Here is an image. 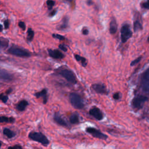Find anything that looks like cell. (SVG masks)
<instances>
[{
	"instance_id": "cell-1",
	"label": "cell",
	"mask_w": 149,
	"mask_h": 149,
	"mask_svg": "<svg viewBox=\"0 0 149 149\" xmlns=\"http://www.w3.org/2000/svg\"><path fill=\"white\" fill-rule=\"evenodd\" d=\"M69 101L72 105L76 109H82L84 107V102L81 97L77 93H72L69 94Z\"/></svg>"
},
{
	"instance_id": "cell-2",
	"label": "cell",
	"mask_w": 149,
	"mask_h": 149,
	"mask_svg": "<svg viewBox=\"0 0 149 149\" xmlns=\"http://www.w3.org/2000/svg\"><path fill=\"white\" fill-rule=\"evenodd\" d=\"M29 137L33 141H37L44 146H47L49 144V140L48 138L42 133L32 132L29 133Z\"/></svg>"
},
{
	"instance_id": "cell-3",
	"label": "cell",
	"mask_w": 149,
	"mask_h": 149,
	"mask_svg": "<svg viewBox=\"0 0 149 149\" xmlns=\"http://www.w3.org/2000/svg\"><path fill=\"white\" fill-rule=\"evenodd\" d=\"M8 52L10 54L22 58H28L31 56V54L26 49L14 46L10 47L8 50Z\"/></svg>"
},
{
	"instance_id": "cell-4",
	"label": "cell",
	"mask_w": 149,
	"mask_h": 149,
	"mask_svg": "<svg viewBox=\"0 0 149 149\" xmlns=\"http://www.w3.org/2000/svg\"><path fill=\"white\" fill-rule=\"evenodd\" d=\"M58 73L63 77H64L69 83L72 84L76 83V76L72 70L65 68V69L60 70Z\"/></svg>"
},
{
	"instance_id": "cell-5",
	"label": "cell",
	"mask_w": 149,
	"mask_h": 149,
	"mask_svg": "<svg viewBox=\"0 0 149 149\" xmlns=\"http://www.w3.org/2000/svg\"><path fill=\"white\" fill-rule=\"evenodd\" d=\"M132 36V32L130 26L127 24H125L120 29V38L122 42H126Z\"/></svg>"
},
{
	"instance_id": "cell-6",
	"label": "cell",
	"mask_w": 149,
	"mask_h": 149,
	"mask_svg": "<svg viewBox=\"0 0 149 149\" xmlns=\"http://www.w3.org/2000/svg\"><path fill=\"white\" fill-rule=\"evenodd\" d=\"M86 132L91 134L93 137L100 139L106 140L108 138V136L105 134L101 132L100 130H98L94 127H88L86 129Z\"/></svg>"
},
{
	"instance_id": "cell-7",
	"label": "cell",
	"mask_w": 149,
	"mask_h": 149,
	"mask_svg": "<svg viewBox=\"0 0 149 149\" xmlns=\"http://www.w3.org/2000/svg\"><path fill=\"white\" fill-rule=\"evenodd\" d=\"M147 100V97L143 95H139L136 97L132 101V105L135 108H140L142 107L144 102Z\"/></svg>"
},
{
	"instance_id": "cell-8",
	"label": "cell",
	"mask_w": 149,
	"mask_h": 149,
	"mask_svg": "<svg viewBox=\"0 0 149 149\" xmlns=\"http://www.w3.org/2000/svg\"><path fill=\"white\" fill-rule=\"evenodd\" d=\"M89 114L93 116L98 120H101L103 119L104 115L101 111L97 107H94L89 111Z\"/></svg>"
},
{
	"instance_id": "cell-9",
	"label": "cell",
	"mask_w": 149,
	"mask_h": 149,
	"mask_svg": "<svg viewBox=\"0 0 149 149\" xmlns=\"http://www.w3.org/2000/svg\"><path fill=\"white\" fill-rule=\"evenodd\" d=\"M93 90L97 93L101 94H107L108 91L105 85L102 84H94L92 86Z\"/></svg>"
},
{
	"instance_id": "cell-10",
	"label": "cell",
	"mask_w": 149,
	"mask_h": 149,
	"mask_svg": "<svg viewBox=\"0 0 149 149\" xmlns=\"http://www.w3.org/2000/svg\"><path fill=\"white\" fill-rule=\"evenodd\" d=\"M48 51L49 55L54 59H62L65 56V55L58 49H49Z\"/></svg>"
},
{
	"instance_id": "cell-11",
	"label": "cell",
	"mask_w": 149,
	"mask_h": 149,
	"mask_svg": "<svg viewBox=\"0 0 149 149\" xmlns=\"http://www.w3.org/2000/svg\"><path fill=\"white\" fill-rule=\"evenodd\" d=\"M54 119L56 123H57L58 125L63 126H68V123L66 121L62 118L61 115L58 112L55 113L54 115Z\"/></svg>"
},
{
	"instance_id": "cell-12",
	"label": "cell",
	"mask_w": 149,
	"mask_h": 149,
	"mask_svg": "<svg viewBox=\"0 0 149 149\" xmlns=\"http://www.w3.org/2000/svg\"><path fill=\"white\" fill-rule=\"evenodd\" d=\"M1 79L5 81H11L13 79L12 75L5 69L1 70Z\"/></svg>"
},
{
	"instance_id": "cell-13",
	"label": "cell",
	"mask_w": 149,
	"mask_h": 149,
	"mask_svg": "<svg viewBox=\"0 0 149 149\" xmlns=\"http://www.w3.org/2000/svg\"><path fill=\"white\" fill-rule=\"evenodd\" d=\"M117 31V23L115 17L111 18L109 24V32L111 34H114Z\"/></svg>"
},
{
	"instance_id": "cell-14",
	"label": "cell",
	"mask_w": 149,
	"mask_h": 149,
	"mask_svg": "<svg viewBox=\"0 0 149 149\" xmlns=\"http://www.w3.org/2000/svg\"><path fill=\"white\" fill-rule=\"evenodd\" d=\"M35 96L37 98L42 97L43 99L44 104H46L47 102V91L46 89H43L41 91L37 92L35 94Z\"/></svg>"
},
{
	"instance_id": "cell-15",
	"label": "cell",
	"mask_w": 149,
	"mask_h": 149,
	"mask_svg": "<svg viewBox=\"0 0 149 149\" xmlns=\"http://www.w3.org/2000/svg\"><path fill=\"white\" fill-rule=\"evenodd\" d=\"M68 22H69V18L67 16H65L62 20V23L57 26V29L58 30H64L68 27Z\"/></svg>"
},
{
	"instance_id": "cell-16",
	"label": "cell",
	"mask_w": 149,
	"mask_h": 149,
	"mask_svg": "<svg viewBox=\"0 0 149 149\" xmlns=\"http://www.w3.org/2000/svg\"><path fill=\"white\" fill-rule=\"evenodd\" d=\"M29 103L26 100H22L20 101L16 105V108L19 111H23L26 107L28 105Z\"/></svg>"
},
{
	"instance_id": "cell-17",
	"label": "cell",
	"mask_w": 149,
	"mask_h": 149,
	"mask_svg": "<svg viewBox=\"0 0 149 149\" xmlns=\"http://www.w3.org/2000/svg\"><path fill=\"white\" fill-rule=\"evenodd\" d=\"M74 57H75V59L78 61V62H80L81 64V65L84 67L86 66L87 63V61L86 59L85 58L83 57V56H81L80 55H77V54H75L74 55Z\"/></svg>"
},
{
	"instance_id": "cell-18",
	"label": "cell",
	"mask_w": 149,
	"mask_h": 149,
	"mask_svg": "<svg viewBox=\"0 0 149 149\" xmlns=\"http://www.w3.org/2000/svg\"><path fill=\"white\" fill-rule=\"evenodd\" d=\"M3 133L7 137L11 139L15 136V133L8 128H4L3 130Z\"/></svg>"
},
{
	"instance_id": "cell-19",
	"label": "cell",
	"mask_w": 149,
	"mask_h": 149,
	"mask_svg": "<svg viewBox=\"0 0 149 149\" xmlns=\"http://www.w3.org/2000/svg\"><path fill=\"white\" fill-rule=\"evenodd\" d=\"M69 121L72 124H77L79 122V116L76 113L72 114L69 118Z\"/></svg>"
},
{
	"instance_id": "cell-20",
	"label": "cell",
	"mask_w": 149,
	"mask_h": 149,
	"mask_svg": "<svg viewBox=\"0 0 149 149\" xmlns=\"http://www.w3.org/2000/svg\"><path fill=\"white\" fill-rule=\"evenodd\" d=\"M8 40L6 38H1V40H0V45H1V48H6L8 46Z\"/></svg>"
},
{
	"instance_id": "cell-21",
	"label": "cell",
	"mask_w": 149,
	"mask_h": 149,
	"mask_svg": "<svg viewBox=\"0 0 149 149\" xmlns=\"http://www.w3.org/2000/svg\"><path fill=\"white\" fill-rule=\"evenodd\" d=\"M34 31L31 28H29L27 30V40L29 41H31L34 38Z\"/></svg>"
},
{
	"instance_id": "cell-22",
	"label": "cell",
	"mask_w": 149,
	"mask_h": 149,
	"mask_svg": "<svg viewBox=\"0 0 149 149\" xmlns=\"http://www.w3.org/2000/svg\"><path fill=\"white\" fill-rule=\"evenodd\" d=\"M143 29L141 24L138 21L136 20L134 22V26H133V29L134 31H137L139 30H141Z\"/></svg>"
},
{
	"instance_id": "cell-23",
	"label": "cell",
	"mask_w": 149,
	"mask_h": 149,
	"mask_svg": "<svg viewBox=\"0 0 149 149\" xmlns=\"http://www.w3.org/2000/svg\"><path fill=\"white\" fill-rule=\"evenodd\" d=\"M14 119L13 118H8L5 116H1L0 118L1 122H14Z\"/></svg>"
},
{
	"instance_id": "cell-24",
	"label": "cell",
	"mask_w": 149,
	"mask_h": 149,
	"mask_svg": "<svg viewBox=\"0 0 149 149\" xmlns=\"http://www.w3.org/2000/svg\"><path fill=\"white\" fill-rule=\"evenodd\" d=\"M143 79L146 83H149V68L144 72L143 74Z\"/></svg>"
},
{
	"instance_id": "cell-25",
	"label": "cell",
	"mask_w": 149,
	"mask_h": 149,
	"mask_svg": "<svg viewBox=\"0 0 149 149\" xmlns=\"http://www.w3.org/2000/svg\"><path fill=\"white\" fill-rule=\"evenodd\" d=\"M46 3H47L49 9H51L55 5V1H53V0H47V2H46Z\"/></svg>"
},
{
	"instance_id": "cell-26",
	"label": "cell",
	"mask_w": 149,
	"mask_h": 149,
	"mask_svg": "<svg viewBox=\"0 0 149 149\" xmlns=\"http://www.w3.org/2000/svg\"><path fill=\"white\" fill-rule=\"evenodd\" d=\"M52 37L55 38H57L59 40H65V37L62 36V35H60V34H52Z\"/></svg>"
},
{
	"instance_id": "cell-27",
	"label": "cell",
	"mask_w": 149,
	"mask_h": 149,
	"mask_svg": "<svg viewBox=\"0 0 149 149\" xmlns=\"http://www.w3.org/2000/svg\"><path fill=\"white\" fill-rule=\"evenodd\" d=\"M141 59V57L140 56V57H139V58H137V59H134V61H133L131 62L130 65H131V66H133V65H134L137 64V63H139V62L140 61Z\"/></svg>"
},
{
	"instance_id": "cell-28",
	"label": "cell",
	"mask_w": 149,
	"mask_h": 149,
	"mask_svg": "<svg viewBox=\"0 0 149 149\" xmlns=\"http://www.w3.org/2000/svg\"><path fill=\"white\" fill-rule=\"evenodd\" d=\"M1 100L4 103H6L8 100V97L7 95H3L2 94L1 95Z\"/></svg>"
},
{
	"instance_id": "cell-29",
	"label": "cell",
	"mask_w": 149,
	"mask_h": 149,
	"mask_svg": "<svg viewBox=\"0 0 149 149\" xmlns=\"http://www.w3.org/2000/svg\"><path fill=\"white\" fill-rule=\"evenodd\" d=\"M18 25L23 30H25V29H26V24H25V23L23 22H22V21L19 22V23H18Z\"/></svg>"
},
{
	"instance_id": "cell-30",
	"label": "cell",
	"mask_w": 149,
	"mask_h": 149,
	"mask_svg": "<svg viewBox=\"0 0 149 149\" xmlns=\"http://www.w3.org/2000/svg\"><path fill=\"white\" fill-rule=\"evenodd\" d=\"M141 6H143V8L149 9V0H147L146 2L143 3L141 4Z\"/></svg>"
},
{
	"instance_id": "cell-31",
	"label": "cell",
	"mask_w": 149,
	"mask_h": 149,
	"mask_svg": "<svg viewBox=\"0 0 149 149\" xmlns=\"http://www.w3.org/2000/svg\"><path fill=\"white\" fill-rule=\"evenodd\" d=\"M59 49H61V50H62L63 51H64V52H66L67 51V48H66V47L65 46V45H64V44H59Z\"/></svg>"
},
{
	"instance_id": "cell-32",
	"label": "cell",
	"mask_w": 149,
	"mask_h": 149,
	"mask_svg": "<svg viewBox=\"0 0 149 149\" xmlns=\"http://www.w3.org/2000/svg\"><path fill=\"white\" fill-rule=\"evenodd\" d=\"M8 149H22V148L20 145H15L13 147H9Z\"/></svg>"
},
{
	"instance_id": "cell-33",
	"label": "cell",
	"mask_w": 149,
	"mask_h": 149,
	"mask_svg": "<svg viewBox=\"0 0 149 149\" xmlns=\"http://www.w3.org/2000/svg\"><path fill=\"white\" fill-rule=\"evenodd\" d=\"M3 24H4V29H8L9 26V21L8 20H5Z\"/></svg>"
},
{
	"instance_id": "cell-34",
	"label": "cell",
	"mask_w": 149,
	"mask_h": 149,
	"mask_svg": "<svg viewBox=\"0 0 149 149\" xmlns=\"http://www.w3.org/2000/svg\"><path fill=\"white\" fill-rule=\"evenodd\" d=\"M113 98L115 100H118L120 98V94L119 93H115L113 95Z\"/></svg>"
},
{
	"instance_id": "cell-35",
	"label": "cell",
	"mask_w": 149,
	"mask_h": 149,
	"mask_svg": "<svg viewBox=\"0 0 149 149\" xmlns=\"http://www.w3.org/2000/svg\"><path fill=\"white\" fill-rule=\"evenodd\" d=\"M82 33H83V34H84V35H87V34H88V29H86V27L83 28V29H82Z\"/></svg>"
},
{
	"instance_id": "cell-36",
	"label": "cell",
	"mask_w": 149,
	"mask_h": 149,
	"mask_svg": "<svg viewBox=\"0 0 149 149\" xmlns=\"http://www.w3.org/2000/svg\"><path fill=\"white\" fill-rule=\"evenodd\" d=\"M56 10H52L49 14V16H54L55 14H56Z\"/></svg>"
},
{
	"instance_id": "cell-37",
	"label": "cell",
	"mask_w": 149,
	"mask_h": 149,
	"mask_svg": "<svg viewBox=\"0 0 149 149\" xmlns=\"http://www.w3.org/2000/svg\"><path fill=\"white\" fill-rule=\"evenodd\" d=\"M87 3L88 5H91L93 4V2L92 0H87Z\"/></svg>"
},
{
	"instance_id": "cell-38",
	"label": "cell",
	"mask_w": 149,
	"mask_h": 149,
	"mask_svg": "<svg viewBox=\"0 0 149 149\" xmlns=\"http://www.w3.org/2000/svg\"><path fill=\"white\" fill-rule=\"evenodd\" d=\"M12 90L11 88L9 89V90H8L6 91V93H7V94H9V93H10L12 91Z\"/></svg>"
},
{
	"instance_id": "cell-39",
	"label": "cell",
	"mask_w": 149,
	"mask_h": 149,
	"mask_svg": "<svg viewBox=\"0 0 149 149\" xmlns=\"http://www.w3.org/2000/svg\"><path fill=\"white\" fill-rule=\"evenodd\" d=\"M66 1H68V2H71L72 0H65Z\"/></svg>"
},
{
	"instance_id": "cell-40",
	"label": "cell",
	"mask_w": 149,
	"mask_h": 149,
	"mask_svg": "<svg viewBox=\"0 0 149 149\" xmlns=\"http://www.w3.org/2000/svg\"><path fill=\"white\" fill-rule=\"evenodd\" d=\"M2 26L1 25V31H2Z\"/></svg>"
},
{
	"instance_id": "cell-41",
	"label": "cell",
	"mask_w": 149,
	"mask_h": 149,
	"mask_svg": "<svg viewBox=\"0 0 149 149\" xmlns=\"http://www.w3.org/2000/svg\"><path fill=\"white\" fill-rule=\"evenodd\" d=\"M148 41H149V37H148Z\"/></svg>"
}]
</instances>
